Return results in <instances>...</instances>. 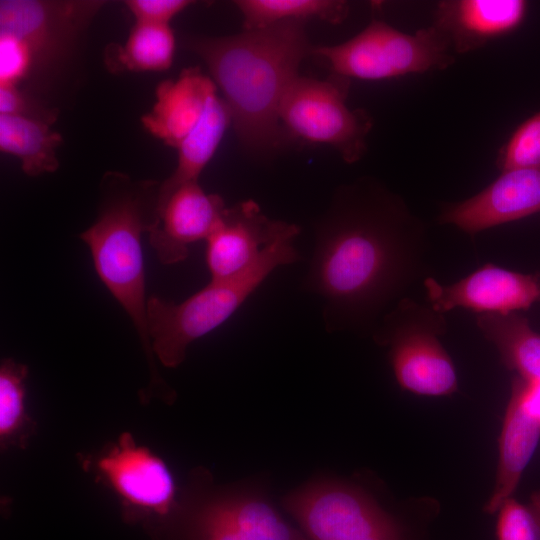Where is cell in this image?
Instances as JSON below:
<instances>
[{"label": "cell", "mask_w": 540, "mask_h": 540, "mask_svg": "<svg viewBox=\"0 0 540 540\" xmlns=\"http://www.w3.org/2000/svg\"><path fill=\"white\" fill-rule=\"evenodd\" d=\"M299 232L295 224L266 216L252 199L227 207L220 224L206 240L211 280L230 278L245 271L269 245Z\"/></svg>", "instance_id": "cell-12"}, {"label": "cell", "mask_w": 540, "mask_h": 540, "mask_svg": "<svg viewBox=\"0 0 540 540\" xmlns=\"http://www.w3.org/2000/svg\"><path fill=\"white\" fill-rule=\"evenodd\" d=\"M297 236L277 240L245 271L230 278L211 280L181 303L149 296L147 328L155 359L167 368L179 366L193 341L231 317L275 268L298 260L294 246Z\"/></svg>", "instance_id": "cell-4"}, {"label": "cell", "mask_w": 540, "mask_h": 540, "mask_svg": "<svg viewBox=\"0 0 540 540\" xmlns=\"http://www.w3.org/2000/svg\"><path fill=\"white\" fill-rule=\"evenodd\" d=\"M28 367L11 358L0 365V446L25 448L36 424L26 411L25 381Z\"/></svg>", "instance_id": "cell-24"}, {"label": "cell", "mask_w": 540, "mask_h": 540, "mask_svg": "<svg viewBox=\"0 0 540 540\" xmlns=\"http://www.w3.org/2000/svg\"><path fill=\"white\" fill-rule=\"evenodd\" d=\"M444 325L440 313L407 300L385 319L377 341L389 347L392 369L403 389L425 396L457 390L453 362L437 338Z\"/></svg>", "instance_id": "cell-9"}, {"label": "cell", "mask_w": 540, "mask_h": 540, "mask_svg": "<svg viewBox=\"0 0 540 540\" xmlns=\"http://www.w3.org/2000/svg\"><path fill=\"white\" fill-rule=\"evenodd\" d=\"M230 125L232 119L228 106L216 91L210 96L200 122L177 148L178 161L173 173L160 182L158 211L175 189L198 181Z\"/></svg>", "instance_id": "cell-19"}, {"label": "cell", "mask_w": 540, "mask_h": 540, "mask_svg": "<svg viewBox=\"0 0 540 540\" xmlns=\"http://www.w3.org/2000/svg\"><path fill=\"white\" fill-rule=\"evenodd\" d=\"M189 0H127L126 6L133 14L136 22L169 25V22L180 12L190 6Z\"/></svg>", "instance_id": "cell-28"}, {"label": "cell", "mask_w": 540, "mask_h": 540, "mask_svg": "<svg viewBox=\"0 0 540 540\" xmlns=\"http://www.w3.org/2000/svg\"><path fill=\"white\" fill-rule=\"evenodd\" d=\"M97 479L120 499L126 513L166 516L176 507V483L165 461L138 445L129 432L94 460Z\"/></svg>", "instance_id": "cell-10"}, {"label": "cell", "mask_w": 540, "mask_h": 540, "mask_svg": "<svg viewBox=\"0 0 540 540\" xmlns=\"http://www.w3.org/2000/svg\"><path fill=\"white\" fill-rule=\"evenodd\" d=\"M311 54L326 60L332 74L361 80L445 70L456 61L450 44L434 26L408 34L376 18L347 41L313 46Z\"/></svg>", "instance_id": "cell-5"}, {"label": "cell", "mask_w": 540, "mask_h": 540, "mask_svg": "<svg viewBox=\"0 0 540 540\" xmlns=\"http://www.w3.org/2000/svg\"><path fill=\"white\" fill-rule=\"evenodd\" d=\"M305 24L285 21L235 35L183 40V47L204 61L221 90L239 145L258 161H268L288 146L279 109L313 48Z\"/></svg>", "instance_id": "cell-2"}, {"label": "cell", "mask_w": 540, "mask_h": 540, "mask_svg": "<svg viewBox=\"0 0 540 540\" xmlns=\"http://www.w3.org/2000/svg\"><path fill=\"white\" fill-rule=\"evenodd\" d=\"M283 506L307 540H407L404 527L357 485L316 479L286 495Z\"/></svg>", "instance_id": "cell-8"}, {"label": "cell", "mask_w": 540, "mask_h": 540, "mask_svg": "<svg viewBox=\"0 0 540 540\" xmlns=\"http://www.w3.org/2000/svg\"><path fill=\"white\" fill-rule=\"evenodd\" d=\"M496 513L497 540H540V490L525 503L506 499Z\"/></svg>", "instance_id": "cell-26"}, {"label": "cell", "mask_w": 540, "mask_h": 540, "mask_svg": "<svg viewBox=\"0 0 540 540\" xmlns=\"http://www.w3.org/2000/svg\"><path fill=\"white\" fill-rule=\"evenodd\" d=\"M350 81L335 74L327 80L301 75L293 80L279 109L287 145H328L348 164L365 156L373 118L365 109L347 105Z\"/></svg>", "instance_id": "cell-6"}, {"label": "cell", "mask_w": 540, "mask_h": 540, "mask_svg": "<svg viewBox=\"0 0 540 540\" xmlns=\"http://www.w3.org/2000/svg\"><path fill=\"white\" fill-rule=\"evenodd\" d=\"M234 4L243 16L245 30L314 18L336 25L349 14L348 2L341 0H237Z\"/></svg>", "instance_id": "cell-23"}, {"label": "cell", "mask_w": 540, "mask_h": 540, "mask_svg": "<svg viewBox=\"0 0 540 540\" xmlns=\"http://www.w3.org/2000/svg\"><path fill=\"white\" fill-rule=\"evenodd\" d=\"M482 334L501 354L502 361L527 381L540 380V334L517 312L482 314L477 319Z\"/></svg>", "instance_id": "cell-21"}, {"label": "cell", "mask_w": 540, "mask_h": 540, "mask_svg": "<svg viewBox=\"0 0 540 540\" xmlns=\"http://www.w3.org/2000/svg\"><path fill=\"white\" fill-rule=\"evenodd\" d=\"M424 227L404 200L362 177L338 188L316 224L308 287L332 328L372 317L407 284Z\"/></svg>", "instance_id": "cell-1"}, {"label": "cell", "mask_w": 540, "mask_h": 540, "mask_svg": "<svg viewBox=\"0 0 540 540\" xmlns=\"http://www.w3.org/2000/svg\"><path fill=\"white\" fill-rule=\"evenodd\" d=\"M217 91L199 67H188L174 80L156 88L152 110L142 116L144 128L167 146L177 149L200 122L210 96Z\"/></svg>", "instance_id": "cell-17"}, {"label": "cell", "mask_w": 540, "mask_h": 540, "mask_svg": "<svg viewBox=\"0 0 540 540\" xmlns=\"http://www.w3.org/2000/svg\"><path fill=\"white\" fill-rule=\"evenodd\" d=\"M102 0H1L0 34L26 49L29 80L49 81L74 60ZM28 80V81H29Z\"/></svg>", "instance_id": "cell-7"}, {"label": "cell", "mask_w": 540, "mask_h": 540, "mask_svg": "<svg viewBox=\"0 0 540 540\" xmlns=\"http://www.w3.org/2000/svg\"><path fill=\"white\" fill-rule=\"evenodd\" d=\"M175 46L169 25L136 22L125 43L107 45L104 62L112 73L164 71L173 63Z\"/></svg>", "instance_id": "cell-22"}, {"label": "cell", "mask_w": 540, "mask_h": 540, "mask_svg": "<svg viewBox=\"0 0 540 540\" xmlns=\"http://www.w3.org/2000/svg\"><path fill=\"white\" fill-rule=\"evenodd\" d=\"M534 214H540V167L501 172L476 195L444 205L438 219L475 234Z\"/></svg>", "instance_id": "cell-14"}, {"label": "cell", "mask_w": 540, "mask_h": 540, "mask_svg": "<svg viewBox=\"0 0 540 540\" xmlns=\"http://www.w3.org/2000/svg\"><path fill=\"white\" fill-rule=\"evenodd\" d=\"M185 540H307L253 490L205 494L185 515Z\"/></svg>", "instance_id": "cell-11"}, {"label": "cell", "mask_w": 540, "mask_h": 540, "mask_svg": "<svg viewBox=\"0 0 540 540\" xmlns=\"http://www.w3.org/2000/svg\"><path fill=\"white\" fill-rule=\"evenodd\" d=\"M540 440V419L526 409L512 388L499 437V459L493 492L484 511L496 513L512 497Z\"/></svg>", "instance_id": "cell-18"}, {"label": "cell", "mask_w": 540, "mask_h": 540, "mask_svg": "<svg viewBox=\"0 0 540 540\" xmlns=\"http://www.w3.org/2000/svg\"><path fill=\"white\" fill-rule=\"evenodd\" d=\"M160 182L133 180L109 171L100 183V203L95 222L80 234L90 249L95 271L131 319L148 358V390L169 397L158 373L147 328V301L142 234L158 220Z\"/></svg>", "instance_id": "cell-3"}, {"label": "cell", "mask_w": 540, "mask_h": 540, "mask_svg": "<svg viewBox=\"0 0 540 540\" xmlns=\"http://www.w3.org/2000/svg\"><path fill=\"white\" fill-rule=\"evenodd\" d=\"M226 208L220 195L205 192L198 181L175 189L159 209L156 225L148 233L159 261L171 265L185 260L189 246L209 238Z\"/></svg>", "instance_id": "cell-15"}, {"label": "cell", "mask_w": 540, "mask_h": 540, "mask_svg": "<svg viewBox=\"0 0 540 540\" xmlns=\"http://www.w3.org/2000/svg\"><path fill=\"white\" fill-rule=\"evenodd\" d=\"M527 9L523 0H443L436 5L431 25L454 54H466L516 30Z\"/></svg>", "instance_id": "cell-16"}, {"label": "cell", "mask_w": 540, "mask_h": 540, "mask_svg": "<svg viewBox=\"0 0 540 540\" xmlns=\"http://www.w3.org/2000/svg\"><path fill=\"white\" fill-rule=\"evenodd\" d=\"M52 125L18 115H0V150L17 157L31 177L52 173L59 167L56 150L63 141Z\"/></svg>", "instance_id": "cell-20"}, {"label": "cell", "mask_w": 540, "mask_h": 540, "mask_svg": "<svg viewBox=\"0 0 540 540\" xmlns=\"http://www.w3.org/2000/svg\"><path fill=\"white\" fill-rule=\"evenodd\" d=\"M431 308L444 313L457 307L480 313L510 314L540 300V278L486 264L452 285L424 281Z\"/></svg>", "instance_id": "cell-13"}, {"label": "cell", "mask_w": 540, "mask_h": 540, "mask_svg": "<svg viewBox=\"0 0 540 540\" xmlns=\"http://www.w3.org/2000/svg\"><path fill=\"white\" fill-rule=\"evenodd\" d=\"M59 110L47 107L34 99L20 86H0V115H18L44 121L50 125L57 120Z\"/></svg>", "instance_id": "cell-27"}, {"label": "cell", "mask_w": 540, "mask_h": 540, "mask_svg": "<svg viewBox=\"0 0 540 540\" xmlns=\"http://www.w3.org/2000/svg\"><path fill=\"white\" fill-rule=\"evenodd\" d=\"M495 165L501 172L540 167V111L514 130L498 150Z\"/></svg>", "instance_id": "cell-25"}]
</instances>
